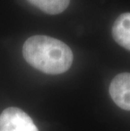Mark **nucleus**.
<instances>
[{
	"mask_svg": "<svg viewBox=\"0 0 130 131\" xmlns=\"http://www.w3.org/2000/svg\"><path fill=\"white\" fill-rule=\"evenodd\" d=\"M112 33L118 45L130 51V13L118 16L112 26Z\"/></svg>",
	"mask_w": 130,
	"mask_h": 131,
	"instance_id": "obj_4",
	"label": "nucleus"
},
{
	"mask_svg": "<svg viewBox=\"0 0 130 131\" xmlns=\"http://www.w3.org/2000/svg\"><path fill=\"white\" fill-rule=\"evenodd\" d=\"M109 93L116 105L130 111V73L116 75L110 84Z\"/></svg>",
	"mask_w": 130,
	"mask_h": 131,
	"instance_id": "obj_3",
	"label": "nucleus"
},
{
	"mask_svg": "<svg viewBox=\"0 0 130 131\" xmlns=\"http://www.w3.org/2000/svg\"><path fill=\"white\" fill-rule=\"evenodd\" d=\"M26 62L48 74H60L68 70L74 60L72 50L64 42L48 36H33L23 45Z\"/></svg>",
	"mask_w": 130,
	"mask_h": 131,
	"instance_id": "obj_1",
	"label": "nucleus"
},
{
	"mask_svg": "<svg viewBox=\"0 0 130 131\" xmlns=\"http://www.w3.org/2000/svg\"><path fill=\"white\" fill-rule=\"evenodd\" d=\"M42 12L48 15H58L69 5L70 0H28Z\"/></svg>",
	"mask_w": 130,
	"mask_h": 131,
	"instance_id": "obj_5",
	"label": "nucleus"
},
{
	"mask_svg": "<svg viewBox=\"0 0 130 131\" xmlns=\"http://www.w3.org/2000/svg\"><path fill=\"white\" fill-rule=\"evenodd\" d=\"M0 131H39L30 117L17 107H9L0 114Z\"/></svg>",
	"mask_w": 130,
	"mask_h": 131,
	"instance_id": "obj_2",
	"label": "nucleus"
}]
</instances>
